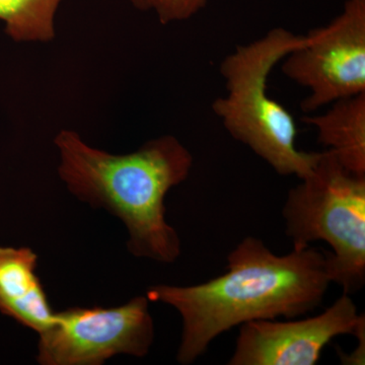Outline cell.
I'll use <instances>...</instances> for the list:
<instances>
[{"label":"cell","instance_id":"1","mask_svg":"<svg viewBox=\"0 0 365 365\" xmlns=\"http://www.w3.org/2000/svg\"><path fill=\"white\" fill-rule=\"evenodd\" d=\"M330 283L328 252L309 246L279 256L262 240L248 237L228 254L222 275L192 287L157 285L148 289L146 297L169 304L181 316L177 360L188 365L235 327L314 311Z\"/></svg>","mask_w":365,"mask_h":365},{"label":"cell","instance_id":"5","mask_svg":"<svg viewBox=\"0 0 365 365\" xmlns=\"http://www.w3.org/2000/svg\"><path fill=\"white\" fill-rule=\"evenodd\" d=\"M42 365H102L119 354L144 357L155 340L150 299L136 297L116 307H71L55 314L40 334Z\"/></svg>","mask_w":365,"mask_h":365},{"label":"cell","instance_id":"10","mask_svg":"<svg viewBox=\"0 0 365 365\" xmlns=\"http://www.w3.org/2000/svg\"><path fill=\"white\" fill-rule=\"evenodd\" d=\"M62 0H0V21L14 42L49 43Z\"/></svg>","mask_w":365,"mask_h":365},{"label":"cell","instance_id":"4","mask_svg":"<svg viewBox=\"0 0 365 365\" xmlns=\"http://www.w3.org/2000/svg\"><path fill=\"white\" fill-rule=\"evenodd\" d=\"M294 249L324 241L332 282L351 294L365 282V176L353 174L332 151L319 153L313 172L290 190L282 210Z\"/></svg>","mask_w":365,"mask_h":365},{"label":"cell","instance_id":"8","mask_svg":"<svg viewBox=\"0 0 365 365\" xmlns=\"http://www.w3.org/2000/svg\"><path fill=\"white\" fill-rule=\"evenodd\" d=\"M30 248L0 247V314L38 334L53 325L55 312L37 274Z\"/></svg>","mask_w":365,"mask_h":365},{"label":"cell","instance_id":"7","mask_svg":"<svg viewBox=\"0 0 365 365\" xmlns=\"http://www.w3.org/2000/svg\"><path fill=\"white\" fill-rule=\"evenodd\" d=\"M365 330L349 294L318 316L299 321L261 319L242 324L230 365H314L324 348L340 335Z\"/></svg>","mask_w":365,"mask_h":365},{"label":"cell","instance_id":"11","mask_svg":"<svg viewBox=\"0 0 365 365\" xmlns=\"http://www.w3.org/2000/svg\"><path fill=\"white\" fill-rule=\"evenodd\" d=\"M209 0H155L153 11L162 25L189 20L207 6Z\"/></svg>","mask_w":365,"mask_h":365},{"label":"cell","instance_id":"3","mask_svg":"<svg viewBox=\"0 0 365 365\" xmlns=\"http://www.w3.org/2000/svg\"><path fill=\"white\" fill-rule=\"evenodd\" d=\"M307 35L284 28L269 31L260 39L239 45L220 63L227 95L211 109L230 136L248 146L281 176L300 180L312 174L319 153L297 148L292 115L268 95V78L287 55L304 46Z\"/></svg>","mask_w":365,"mask_h":365},{"label":"cell","instance_id":"2","mask_svg":"<svg viewBox=\"0 0 365 365\" xmlns=\"http://www.w3.org/2000/svg\"><path fill=\"white\" fill-rule=\"evenodd\" d=\"M54 144L61 181L79 200L121 220L134 257L163 264L177 261L181 241L165 220V199L188 179L194 160L177 137L151 139L126 155L93 148L69 129L60 130Z\"/></svg>","mask_w":365,"mask_h":365},{"label":"cell","instance_id":"12","mask_svg":"<svg viewBox=\"0 0 365 365\" xmlns=\"http://www.w3.org/2000/svg\"><path fill=\"white\" fill-rule=\"evenodd\" d=\"M132 6L140 11H153L155 0H129Z\"/></svg>","mask_w":365,"mask_h":365},{"label":"cell","instance_id":"6","mask_svg":"<svg viewBox=\"0 0 365 365\" xmlns=\"http://www.w3.org/2000/svg\"><path fill=\"white\" fill-rule=\"evenodd\" d=\"M287 78L309 91L306 114L365 93V0H347L329 25L307 34V42L282 60Z\"/></svg>","mask_w":365,"mask_h":365},{"label":"cell","instance_id":"9","mask_svg":"<svg viewBox=\"0 0 365 365\" xmlns=\"http://www.w3.org/2000/svg\"><path fill=\"white\" fill-rule=\"evenodd\" d=\"M323 114L302 118L313 126L322 145L346 170L365 176V93L333 103Z\"/></svg>","mask_w":365,"mask_h":365}]
</instances>
